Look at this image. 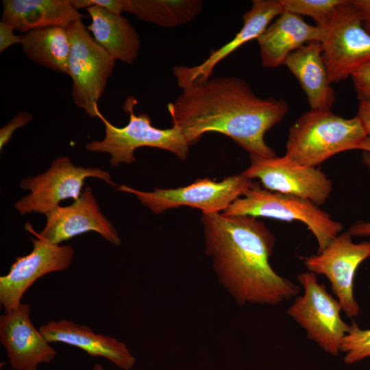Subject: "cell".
Listing matches in <instances>:
<instances>
[{"instance_id":"cell-1","label":"cell","mask_w":370,"mask_h":370,"mask_svg":"<svg viewBox=\"0 0 370 370\" xmlns=\"http://www.w3.org/2000/svg\"><path fill=\"white\" fill-rule=\"evenodd\" d=\"M167 108L190 146L206 132H216L249 154L267 158L276 153L264 135L289 110L283 99L260 97L245 80L234 76L210 77L184 88Z\"/></svg>"},{"instance_id":"cell-2","label":"cell","mask_w":370,"mask_h":370,"mask_svg":"<svg viewBox=\"0 0 370 370\" xmlns=\"http://www.w3.org/2000/svg\"><path fill=\"white\" fill-rule=\"evenodd\" d=\"M205 251L222 286L240 305L275 306L299 295L301 288L270 264L273 233L257 218L202 213Z\"/></svg>"},{"instance_id":"cell-3","label":"cell","mask_w":370,"mask_h":370,"mask_svg":"<svg viewBox=\"0 0 370 370\" xmlns=\"http://www.w3.org/2000/svg\"><path fill=\"white\" fill-rule=\"evenodd\" d=\"M367 136L356 116L348 119L331 110L310 109L290 127L285 155L316 167L338 153L357 149Z\"/></svg>"},{"instance_id":"cell-4","label":"cell","mask_w":370,"mask_h":370,"mask_svg":"<svg viewBox=\"0 0 370 370\" xmlns=\"http://www.w3.org/2000/svg\"><path fill=\"white\" fill-rule=\"evenodd\" d=\"M223 213L276 219L304 223L314 236L317 253L321 252L343 230L341 223L334 221L311 201L293 195L273 192L257 184L247 189Z\"/></svg>"},{"instance_id":"cell-5","label":"cell","mask_w":370,"mask_h":370,"mask_svg":"<svg viewBox=\"0 0 370 370\" xmlns=\"http://www.w3.org/2000/svg\"><path fill=\"white\" fill-rule=\"evenodd\" d=\"M136 104V100L133 97L130 96L126 99L123 109L130 114V120L123 127L114 126L101 114L99 118L105 125V137L101 140L88 143L86 149L90 151L109 153L112 166L135 162L134 152L142 147L166 150L179 159L185 160L190 145L180 129L175 125L168 129L155 127L148 114L134 113Z\"/></svg>"},{"instance_id":"cell-6","label":"cell","mask_w":370,"mask_h":370,"mask_svg":"<svg viewBox=\"0 0 370 370\" xmlns=\"http://www.w3.org/2000/svg\"><path fill=\"white\" fill-rule=\"evenodd\" d=\"M66 29L71 41L67 75L72 79L74 103L91 118L99 117L98 102L116 60L95 41L82 20Z\"/></svg>"},{"instance_id":"cell-7","label":"cell","mask_w":370,"mask_h":370,"mask_svg":"<svg viewBox=\"0 0 370 370\" xmlns=\"http://www.w3.org/2000/svg\"><path fill=\"white\" fill-rule=\"evenodd\" d=\"M297 280L304 293L295 297L287 314L305 330L309 340L325 353L337 356L350 328L341 318V304L318 282L316 274L302 273Z\"/></svg>"},{"instance_id":"cell-8","label":"cell","mask_w":370,"mask_h":370,"mask_svg":"<svg viewBox=\"0 0 370 370\" xmlns=\"http://www.w3.org/2000/svg\"><path fill=\"white\" fill-rule=\"evenodd\" d=\"M254 183L241 173L220 182L208 177L199 178L186 186L155 188L151 192L138 190L125 185H121L117 189L134 194L143 206L156 214L182 206L200 209L202 213H213L225 211Z\"/></svg>"},{"instance_id":"cell-9","label":"cell","mask_w":370,"mask_h":370,"mask_svg":"<svg viewBox=\"0 0 370 370\" xmlns=\"http://www.w3.org/2000/svg\"><path fill=\"white\" fill-rule=\"evenodd\" d=\"M321 41L330 83L347 79L370 63V34L362 27L352 0L339 5Z\"/></svg>"},{"instance_id":"cell-10","label":"cell","mask_w":370,"mask_h":370,"mask_svg":"<svg viewBox=\"0 0 370 370\" xmlns=\"http://www.w3.org/2000/svg\"><path fill=\"white\" fill-rule=\"evenodd\" d=\"M89 177L115 186L108 172L98 168L76 166L68 157L60 156L45 173L21 182V188L30 193L16 202L15 208L22 215L32 212L46 214L64 199L77 200L82 194L84 180Z\"/></svg>"},{"instance_id":"cell-11","label":"cell","mask_w":370,"mask_h":370,"mask_svg":"<svg viewBox=\"0 0 370 370\" xmlns=\"http://www.w3.org/2000/svg\"><path fill=\"white\" fill-rule=\"evenodd\" d=\"M242 173L259 180L267 190L307 199L318 206L327 201L332 190L331 180L321 170L286 155L267 158L250 154V164Z\"/></svg>"},{"instance_id":"cell-12","label":"cell","mask_w":370,"mask_h":370,"mask_svg":"<svg viewBox=\"0 0 370 370\" xmlns=\"http://www.w3.org/2000/svg\"><path fill=\"white\" fill-rule=\"evenodd\" d=\"M369 257L370 241L356 243L345 232L340 233L321 252L303 259L310 272L327 278L343 312L353 318L360 311L354 297V280L360 264Z\"/></svg>"},{"instance_id":"cell-13","label":"cell","mask_w":370,"mask_h":370,"mask_svg":"<svg viewBox=\"0 0 370 370\" xmlns=\"http://www.w3.org/2000/svg\"><path fill=\"white\" fill-rule=\"evenodd\" d=\"M33 249L16 258L9 272L0 277V304L4 312L17 308L27 290L40 278L69 267L74 249L69 245L51 244L36 236L31 238Z\"/></svg>"},{"instance_id":"cell-14","label":"cell","mask_w":370,"mask_h":370,"mask_svg":"<svg viewBox=\"0 0 370 370\" xmlns=\"http://www.w3.org/2000/svg\"><path fill=\"white\" fill-rule=\"evenodd\" d=\"M45 215L46 224L40 233L34 232L29 224L25 228L51 244L59 245L89 231L97 232L114 245L121 244L117 231L101 212L90 186L71 205L58 206Z\"/></svg>"},{"instance_id":"cell-15","label":"cell","mask_w":370,"mask_h":370,"mask_svg":"<svg viewBox=\"0 0 370 370\" xmlns=\"http://www.w3.org/2000/svg\"><path fill=\"white\" fill-rule=\"evenodd\" d=\"M31 307L21 303L0 317V342L15 370H37L40 364L51 362L55 349L33 325Z\"/></svg>"},{"instance_id":"cell-16","label":"cell","mask_w":370,"mask_h":370,"mask_svg":"<svg viewBox=\"0 0 370 370\" xmlns=\"http://www.w3.org/2000/svg\"><path fill=\"white\" fill-rule=\"evenodd\" d=\"M284 12L282 0H253L251 9L243 15V25L228 42L213 51L200 64L176 66L173 69L182 88L204 82L211 77L215 66L243 44L259 37L271 21Z\"/></svg>"},{"instance_id":"cell-17","label":"cell","mask_w":370,"mask_h":370,"mask_svg":"<svg viewBox=\"0 0 370 370\" xmlns=\"http://www.w3.org/2000/svg\"><path fill=\"white\" fill-rule=\"evenodd\" d=\"M324 27L311 25L300 16L284 11L257 38L262 64L276 68L294 51L312 41L320 42Z\"/></svg>"},{"instance_id":"cell-18","label":"cell","mask_w":370,"mask_h":370,"mask_svg":"<svg viewBox=\"0 0 370 370\" xmlns=\"http://www.w3.org/2000/svg\"><path fill=\"white\" fill-rule=\"evenodd\" d=\"M49 343H63L79 347L92 357H103L119 368L131 369L136 358L127 345L115 338L96 334L86 325L62 319L49 321L39 328Z\"/></svg>"},{"instance_id":"cell-19","label":"cell","mask_w":370,"mask_h":370,"mask_svg":"<svg viewBox=\"0 0 370 370\" xmlns=\"http://www.w3.org/2000/svg\"><path fill=\"white\" fill-rule=\"evenodd\" d=\"M2 5L1 21L20 32L49 27L66 28L86 17L71 0H3Z\"/></svg>"},{"instance_id":"cell-20","label":"cell","mask_w":370,"mask_h":370,"mask_svg":"<svg viewBox=\"0 0 370 370\" xmlns=\"http://www.w3.org/2000/svg\"><path fill=\"white\" fill-rule=\"evenodd\" d=\"M322 53L321 43L312 41L292 52L284 64L299 82L312 110H330L335 101Z\"/></svg>"},{"instance_id":"cell-21","label":"cell","mask_w":370,"mask_h":370,"mask_svg":"<svg viewBox=\"0 0 370 370\" xmlns=\"http://www.w3.org/2000/svg\"><path fill=\"white\" fill-rule=\"evenodd\" d=\"M86 10L91 18L87 28L95 41L115 60L133 64L139 54L140 40L128 19L97 6Z\"/></svg>"},{"instance_id":"cell-22","label":"cell","mask_w":370,"mask_h":370,"mask_svg":"<svg viewBox=\"0 0 370 370\" xmlns=\"http://www.w3.org/2000/svg\"><path fill=\"white\" fill-rule=\"evenodd\" d=\"M25 56L36 64L67 74L71 41L66 29L49 27L30 30L22 35Z\"/></svg>"},{"instance_id":"cell-23","label":"cell","mask_w":370,"mask_h":370,"mask_svg":"<svg viewBox=\"0 0 370 370\" xmlns=\"http://www.w3.org/2000/svg\"><path fill=\"white\" fill-rule=\"evenodd\" d=\"M202 8L201 0H125V12L164 28L190 23Z\"/></svg>"},{"instance_id":"cell-24","label":"cell","mask_w":370,"mask_h":370,"mask_svg":"<svg viewBox=\"0 0 370 370\" xmlns=\"http://www.w3.org/2000/svg\"><path fill=\"white\" fill-rule=\"evenodd\" d=\"M345 0H282L284 11L311 17L316 25L325 27Z\"/></svg>"},{"instance_id":"cell-25","label":"cell","mask_w":370,"mask_h":370,"mask_svg":"<svg viewBox=\"0 0 370 370\" xmlns=\"http://www.w3.org/2000/svg\"><path fill=\"white\" fill-rule=\"evenodd\" d=\"M341 352L344 354L343 361L347 365L370 357V329L362 330L352 322L341 343Z\"/></svg>"},{"instance_id":"cell-26","label":"cell","mask_w":370,"mask_h":370,"mask_svg":"<svg viewBox=\"0 0 370 370\" xmlns=\"http://www.w3.org/2000/svg\"><path fill=\"white\" fill-rule=\"evenodd\" d=\"M351 77L359 101H370V63L360 67Z\"/></svg>"},{"instance_id":"cell-27","label":"cell","mask_w":370,"mask_h":370,"mask_svg":"<svg viewBox=\"0 0 370 370\" xmlns=\"http://www.w3.org/2000/svg\"><path fill=\"white\" fill-rule=\"evenodd\" d=\"M32 119L31 113L23 111L17 114L5 125L0 129V149L10 141L14 132L27 124Z\"/></svg>"},{"instance_id":"cell-28","label":"cell","mask_w":370,"mask_h":370,"mask_svg":"<svg viewBox=\"0 0 370 370\" xmlns=\"http://www.w3.org/2000/svg\"><path fill=\"white\" fill-rule=\"evenodd\" d=\"M71 1L77 10L97 6L118 15H121V13L125 12V0H71Z\"/></svg>"},{"instance_id":"cell-29","label":"cell","mask_w":370,"mask_h":370,"mask_svg":"<svg viewBox=\"0 0 370 370\" xmlns=\"http://www.w3.org/2000/svg\"><path fill=\"white\" fill-rule=\"evenodd\" d=\"M362 162L368 169L370 173V153L362 151ZM352 236L365 237L370 236V221H365L360 220L350 226L347 231Z\"/></svg>"},{"instance_id":"cell-30","label":"cell","mask_w":370,"mask_h":370,"mask_svg":"<svg viewBox=\"0 0 370 370\" xmlns=\"http://www.w3.org/2000/svg\"><path fill=\"white\" fill-rule=\"evenodd\" d=\"M14 28L8 23L1 21L0 22V52H3L6 49L13 45L21 43L22 35L14 34Z\"/></svg>"},{"instance_id":"cell-31","label":"cell","mask_w":370,"mask_h":370,"mask_svg":"<svg viewBox=\"0 0 370 370\" xmlns=\"http://www.w3.org/2000/svg\"><path fill=\"white\" fill-rule=\"evenodd\" d=\"M364 29L370 34V0H352Z\"/></svg>"},{"instance_id":"cell-32","label":"cell","mask_w":370,"mask_h":370,"mask_svg":"<svg viewBox=\"0 0 370 370\" xmlns=\"http://www.w3.org/2000/svg\"><path fill=\"white\" fill-rule=\"evenodd\" d=\"M356 116L360 121L367 136H370V101H360Z\"/></svg>"},{"instance_id":"cell-33","label":"cell","mask_w":370,"mask_h":370,"mask_svg":"<svg viewBox=\"0 0 370 370\" xmlns=\"http://www.w3.org/2000/svg\"><path fill=\"white\" fill-rule=\"evenodd\" d=\"M357 150L367 151L370 153V136H367L359 145Z\"/></svg>"},{"instance_id":"cell-34","label":"cell","mask_w":370,"mask_h":370,"mask_svg":"<svg viewBox=\"0 0 370 370\" xmlns=\"http://www.w3.org/2000/svg\"><path fill=\"white\" fill-rule=\"evenodd\" d=\"M92 370H104L103 367L100 364H96Z\"/></svg>"}]
</instances>
